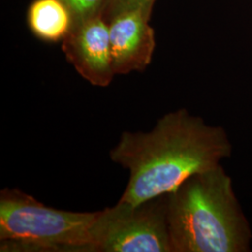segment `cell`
<instances>
[{
    "mask_svg": "<svg viewBox=\"0 0 252 252\" xmlns=\"http://www.w3.org/2000/svg\"><path fill=\"white\" fill-rule=\"evenodd\" d=\"M68 9L73 19V26L88 19L101 16L106 0H60Z\"/></svg>",
    "mask_w": 252,
    "mask_h": 252,
    "instance_id": "obj_9",
    "label": "cell"
},
{
    "mask_svg": "<svg viewBox=\"0 0 252 252\" xmlns=\"http://www.w3.org/2000/svg\"><path fill=\"white\" fill-rule=\"evenodd\" d=\"M150 16L141 11L122 13L108 23L115 75L144 71L153 60L155 35Z\"/></svg>",
    "mask_w": 252,
    "mask_h": 252,
    "instance_id": "obj_6",
    "label": "cell"
},
{
    "mask_svg": "<svg viewBox=\"0 0 252 252\" xmlns=\"http://www.w3.org/2000/svg\"><path fill=\"white\" fill-rule=\"evenodd\" d=\"M167 206L165 193L136 205L119 200L100 210L92 252H172Z\"/></svg>",
    "mask_w": 252,
    "mask_h": 252,
    "instance_id": "obj_4",
    "label": "cell"
},
{
    "mask_svg": "<svg viewBox=\"0 0 252 252\" xmlns=\"http://www.w3.org/2000/svg\"><path fill=\"white\" fill-rule=\"evenodd\" d=\"M62 41L66 60L83 79L99 87H107L111 83L115 73L109 27L102 16L74 25Z\"/></svg>",
    "mask_w": 252,
    "mask_h": 252,
    "instance_id": "obj_5",
    "label": "cell"
},
{
    "mask_svg": "<svg viewBox=\"0 0 252 252\" xmlns=\"http://www.w3.org/2000/svg\"><path fill=\"white\" fill-rule=\"evenodd\" d=\"M32 33L41 40H63L73 26L68 9L60 0H34L27 12Z\"/></svg>",
    "mask_w": 252,
    "mask_h": 252,
    "instance_id": "obj_7",
    "label": "cell"
},
{
    "mask_svg": "<svg viewBox=\"0 0 252 252\" xmlns=\"http://www.w3.org/2000/svg\"><path fill=\"white\" fill-rule=\"evenodd\" d=\"M155 0H106L102 17L109 23L122 13L129 11H141L151 17Z\"/></svg>",
    "mask_w": 252,
    "mask_h": 252,
    "instance_id": "obj_8",
    "label": "cell"
},
{
    "mask_svg": "<svg viewBox=\"0 0 252 252\" xmlns=\"http://www.w3.org/2000/svg\"><path fill=\"white\" fill-rule=\"evenodd\" d=\"M167 223L172 252L251 251V226L221 164L168 193Z\"/></svg>",
    "mask_w": 252,
    "mask_h": 252,
    "instance_id": "obj_2",
    "label": "cell"
},
{
    "mask_svg": "<svg viewBox=\"0 0 252 252\" xmlns=\"http://www.w3.org/2000/svg\"><path fill=\"white\" fill-rule=\"evenodd\" d=\"M99 211L47 207L18 189L0 191L1 252H92Z\"/></svg>",
    "mask_w": 252,
    "mask_h": 252,
    "instance_id": "obj_3",
    "label": "cell"
},
{
    "mask_svg": "<svg viewBox=\"0 0 252 252\" xmlns=\"http://www.w3.org/2000/svg\"><path fill=\"white\" fill-rule=\"evenodd\" d=\"M231 153L222 127L208 126L180 108L164 114L150 132H124L109 157L130 173L120 201L136 205L171 192L190 176L220 164Z\"/></svg>",
    "mask_w": 252,
    "mask_h": 252,
    "instance_id": "obj_1",
    "label": "cell"
}]
</instances>
